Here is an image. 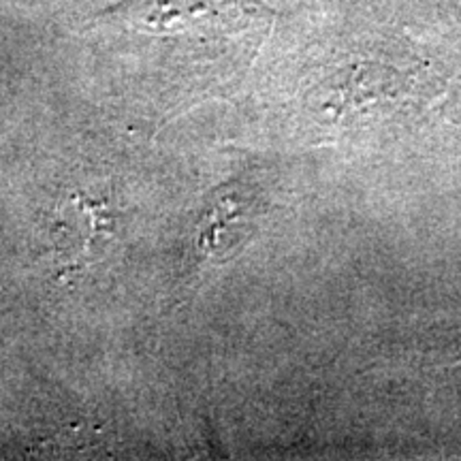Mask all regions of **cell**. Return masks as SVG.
<instances>
[{"label":"cell","mask_w":461,"mask_h":461,"mask_svg":"<svg viewBox=\"0 0 461 461\" xmlns=\"http://www.w3.org/2000/svg\"><path fill=\"white\" fill-rule=\"evenodd\" d=\"M141 32L169 34L186 31H241L248 20H263L257 0H129L107 11Z\"/></svg>","instance_id":"1"},{"label":"cell","mask_w":461,"mask_h":461,"mask_svg":"<svg viewBox=\"0 0 461 461\" xmlns=\"http://www.w3.org/2000/svg\"><path fill=\"white\" fill-rule=\"evenodd\" d=\"M115 233V214L105 199L71 194L58 205L51 222L56 258L67 269H82Z\"/></svg>","instance_id":"2"},{"label":"cell","mask_w":461,"mask_h":461,"mask_svg":"<svg viewBox=\"0 0 461 461\" xmlns=\"http://www.w3.org/2000/svg\"><path fill=\"white\" fill-rule=\"evenodd\" d=\"M199 229V244L210 257L227 255L230 246L240 244L248 230V201L241 193L227 190L224 197L212 201L203 212Z\"/></svg>","instance_id":"3"}]
</instances>
